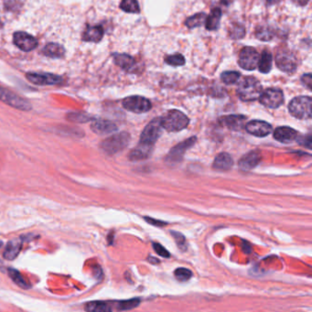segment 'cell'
Segmentation results:
<instances>
[{
    "label": "cell",
    "instance_id": "obj_23",
    "mask_svg": "<svg viewBox=\"0 0 312 312\" xmlns=\"http://www.w3.org/2000/svg\"><path fill=\"white\" fill-rule=\"evenodd\" d=\"M104 37V30L101 26H91L83 34V40L90 42H99Z\"/></svg>",
    "mask_w": 312,
    "mask_h": 312
},
{
    "label": "cell",
    "instance_id": "obj_17",
    "mask_svg": "<svg viewBox=\"0 0 312 312\" xmlns=\"http://www.w3.org/2000/svg\"><path fill=\"white\" fill-rule=\"evenodd\" d=\"M297 132L289 126H279L274 131V138L278 142L288 144L297 139Z\"/></svg>",
    "mask_w": 312,
    "mask_h": 312
},
{
    "label": "cell",
    "instance_id": "obj_5",
    "mask_svg": "<svg viewBox=\"0 0 312 312\" xmlns=\"http://www.w3.org/2000/svg\"><path fill=\"white\" fill-rule=\"evenodd\" d=\"M276 64L282 71L293 73L297 68V56L290 50H279L276 55Z\"/></svg>",
    "mask_w": 312,
    "mask_h": 312
},
{
    "label": "cell",
    "instance_id": "obj_28",
    "mask_svg": "<svg viewBox=\"0 0 312 312\" xmlns=\"http://www.w3.org/2000/svg\"><path fill=\"white\" fill-rule=\"evenodd\" d=\"M206 16L205 13H197L195 15L191 16L187 19L185 21V26L190 30L201 27L205 23Z\"/></svg>",
    "mask_w": 312,
    "mask_h": 312
},
{
    "label": "cell",
    "instance_id": "obj_18",
    "mask_svg": "<svg viewBox=\"0 0 312 312\" xmlns=\"http://www.w3.org/2000/svg\"><path fill=\"white\" fill-rule=\"evenodd\" d=\"M91 129L97 135H107L117 129L115 123L104 119H96L91 124Z\"/></svg>",
    "mask_w": 312,
    "mask_h": 312
},
{
    "label": "cell",
    "instance_id": "obj_43",
    "mask_svg": "<svg viewBox=\"0 0 312 312\" xmlns=\"http://www.w3.org/2000/svg\"><path fill=\"white\" fill-rule=\"evenodd\" d=\"M297 5L299 6H306L309 0H294Z\"/></svg>",
    "mask_w": 312,
    "mask_h": 312
},
{
    "label": "cell",
    "instance_id": "obj_20",
    "mask_svg": "<svg viewBox=\"0 0 312 312\" xmlns=\"http://www.w3.org/2000/svg\"><path fill=\"white\" fill-rule=\"evenodd\" d=\"M152 150H153V146L146 145V144L139 142L138 146H136L135 148H133L131 150L129 155H128V158L130 161H133L146 160L148 157L150 156Z\"/></svg>",
    "mask_w": 312,
    "mask_h": 312
},
{
    "label": "cell",
    "instance_id": "obj_22",
    "mask_svg": "<svg viewBox=\"0 0 312 312\" xmlns=\"http://www.w3.org/2000/svg\"><path fill=\"white\" fill-rule=\"evenodd\" d=\"M86 311L107 312L116 309L115 302L93 301L87 303L85 307Z\"/></svg>",
    "mask_w": 312,
    "mask_h": 312
},
{
    "label": "cell",
    "instance_id": "obj_21",
    "mask_svg": "<svg viewBox=\"0 0 312 312\" xmlns=\"http://www.w3.org/2000/svg\"><path fill=\"white\" fill-rule=\"evenodd\" d=\"M233 165V161L231 157L225 152L220 153L213 161V169L217 171H226L231 170Z\"/></svg>",
    "mask_w": 312,
    "mask_h": 312
},
{
    "label": "cell",
    "instance_id": "obj_9",
    "mask_svg": "<svg viewBox=\"0 0 312 312\" xmlns=\"http://www.w3.org/2000/svg\"><path fill=\"white\" fill-rule=\"evenodd\" d=\"M0 100L19 110L30 111L31 109V105L29 101L1 86H0Z\"/></svg>",
    "mask_w": 312,
    "mask_h": 312
},
{
    "label": "cell",
    "instance_id": "obj_7",
    "mask_svg": "<svg viewBox=\"0 0 312 312\" xmlns=\"http://www.w3.org/2000/svg\"><path fill=\"white\" fill-rule=\"evenodd\" d=\"M259 60V53L253 47H244L239 52L238 64L242 69L247 70H254L257 69Z\"/></svg>",
    "mask_w": 312,
    "mask_h": 312
},
{
    "label": "cell",
    "instance_id": "obj_24",
    "mask_svg": "<svg viewBox=\"0 0 312 312\" xmlns=\"http://www.w3.org/2000/svg\"><path fill=\"white\" fill-rule=\"evenodd\" d=\"M221 15H222V13H221V9H219V8L212 9L210 15L207 17L206 21H205V27H206L207 30H210V31L218 30L220 27Z\"/></svg>",
    "mask_w": 312,
    "mask_h": 312
},
{
    "label": "cell",
    "instance_id": "obj_26",
    "mask_svg": "<svg viewBox=\"0 0 312 312\" xmlns=\"http://www.w3.org/2000/svg\"><path fill=\"white\" fill-rule=\"evenodd\" d=\"M21 242L20 240H12L9 242V244L7 245L4 253H3V257L7 260H14L16 257L19 256L20 250H21Z\"/></svg>",
    "mask_w": 312,
    "mask_h": 312
},
{
    "label": "cell",
    "instance_id": "obj_10",
    "mask_svg": "<svg viewBox=\"0 0 312 312\" xmlns=\"http://www.w3.org/2000/svg\"><path fill=\"white\" fill-rule=\"evenodd\" d=\"M258 99L263 106L272 109H276L283 105L284 94L280 89L268 88L264 92L262 91L261 95Z\"/></svg>",
    "mask_w": 312,
    "mask_h": 312
},
{
    "label": "cell",
    "instance_id": "obj_34",
    "mask_svg": "<svg viewBox=\"0 0 312 312\" xmlns=\"http://www.w3.org/2000/svg\"><path fill=\"white\" fill-rule=\"evenodd\" d=\"M165 62L169 65L173 66V67H179V66H183L186 63V60L184 56L180 53L173 54V55H169L165 57Z\"/></svg>",
    "mask_w": 312,
    "mask_h": 312
},
{
    "label": "cell",
    "instance_id": "obj_32",
    "mask_svg": "<svg viewBox=\"0 0 312 312\" xmlns=\"http://www.w3.org/2000/svg\"><path fill=\"white\" fill-rule=\"evenodd\" d=\"M9 275H10V278L14 281L15 284H17L19 287L21 288H24V289H29L30 286L29 285V283L26 281L25 278L21 276L20 272L13 268H10L9 270Z\"/></svg>",
    "mask_w": 312,
    "mask_h": 312
},
{
    "label": "cell",
    "instance_id": "obj_19",
    "mask_svg": "<svg viewBox=\"0 0 312 312\" xmlns=\"http://www.w3.org/2000/svg\"><path fill=\"white\" fill-rule=\"evenodd\" d=\"M114 61L116 65L119 66L121 69L126 70L127 72H132L136 70V61L132 56L125 53H115L114 55Z\"/></svg>",
    "mask_w": 312,
    "mask_h": 312
},
{
    "label": "cell",
    "instance_id": "obj_35",
    "mask_svg": "<svg viewBox=\"0 0 312 312\" xmlns=\"http://www.w3.org/2000/svg\"><path fill=\"white\" fill-rule=\"evenodd\" d=\"M140 300L137 298H133L130 300L116 302V310H128L138 306Z\"/></svg>",
    "mask_w": 312,
    "mask_h": 312
},
{
    "label": "cell",
    "instance_id": "obj_12",
    "mask_svg": "<svg viewBox=\"0 0 312 312\" xmlns=\"http://www.w3.org/2000/svg\"><path fill=\"white\" fill-rule=\"evenodd\" d=\"M245 126L249 134L258 137L268 136L273 130L271 125L265 121L252 120Z\"/></svg>",
    "mask_w": 312,
    "mask_h": 312
},
{
    "label": "cell",
    "instance_id": "obj_41",
    "mask_svg": "<svg viewBox=\"0 0 312 312\" xmlns=\"http://www.w3.org/2000/svg\"><path fill=\"white\" fill-rule=\"evenodd\" d=\"M146 220L151 224H153V225H160V226L165 225V222H162V221H154L153 219H147V218H146Z\"/></svg>",
    "mask_w": 312,
    "mask_h": 312
},
{
    "label": "cell",
    "instance_id": "obj_44",
    "mask_svg": "<svg viewBox=\"0 0 312 312\" xmlns=\"http://www.w3.org/2000/svg\"><path fill=\"white\" fill-rule=\"evenodd\" d=\"M221 2L225 6H230L235 2V0H221Z\"/></svg>",
    "mask_w": 312,
    "mask_h": 312
},
{
    "label": "cell",
    "instance_id": "obj_31",
    "mask_svg": "<svg viewBox=\"0 0 312 312\" xmlns=\"http://www.w3.org/2000/svg\"><path fill=\"white\" fill-rule=\"evenodd\" d=\"M241 77V73L236 70H226L221 74V80L223 84L227 86H231L237 84Z\"/></svg>",
    "mask_w": 312,
    "mask_h": 312
},
{
    "label": "cell",
    "instance_id": "obj_38",
    "mask_svg": "<svg viewBox=\"0 0 312 312\" xmlns=\"http://www.w3.org/2000/svg\"><path fill=\"white\" fill-rule=\"evenodd\" d=\"M171 235L175 238V240H176L177 243H178V246H179L180 248L185 247L186 241H185V238H184V237H183L182 235L179 233V232H177V231H171Z\"/></svg>",
    "mask_w": 312,
    "mask_h": 312
},
{
    "label": "cell",
    "instance_id": "obj_16",
    "mask_svg": "<svg viewBox=\"0 0 312 312\" xmlns=\"http://www.w3.org/2000/svg\"><path fill=\"white\" fill-rule=\"evenodd\" d=\"M219 122L222 126H226L231 130L240 131L246 126L247 116H241V115L222 116L220 118Z\"/></svg>",
    "mask_w": 312,
    "mask_h": 312
},
{
    "label": "cell",
    "instance_id": "obj_8",
    "mask_svg": "<svg viewBox=\"0 0 312 312\" xmlns=\"http://www.w3.org/2000/svg\"><path fill=\"white\" fill-rule=\"evenodd\" d=\"M123 107L127 111L136 114H143L150 110L152 105L150 101L140 96H128L122 102Z\"/></svg>",
    "mask_w": 312,
    "mask_h": 312
},
{
    "label": "cell",
    "instance_id": "obj_33",
    "mask_svg": "<svg viewBox=\"0 0 312 312\" xmlns=\"http://www.w3.org/2000/svg\"><path fill=\"white\" fill-rule=\"evenodd\" d=\"M256 37L262 41H269L274 37V31L268 26H259L256 30Z\"/></svg>",
    "mask_w": 312,
    "mask_h": 312
},
{
    "label": "cell",
    "instance_id": "obj_25",
    "mask_svg": "<svg viewBox=\"0 0 312 312\" xmlns=\"http://www.w3.org/2000/svg\"><path fill=\"white\" fill-rule=\"evenodd\" d=\"M272 64H273V56L269 50H265L262 52L261 56H259L258 60V69L259 71L267 74L272 70Z\"/></svg>",
    "mask_w": 312,
    "mask_h": 312
},
{
    "label": "cell",
    "instance_id": "obj_30",
    "mask_svg": "<svg viewBox=\"0 0 312 312\" xmlns=\"http://www.w3.org/2000/svg\"><path fill=\"white\" fill-rule=\"evenodd\" d=\"M247 34L245 26L240 23H233L229 29V36L232 40H241Z\"/></svg>",
    "mask_w": 312,
    "mask_h": 312
},
{
    "label": "cell",
    "instance_id": "obj_39",
    "mask_svg": "<svg viewBox=\"0 0 312 312\" xmlns=\"http://www.w3.org/2000/svg\"><path fill=\"white\" fill-rule=\"evenodd\" d=\"M153 247H154V250L157 252V254H159L161 257H170L169 251L160 244H153Z\"/></svg>",
    "mask_w": 312,
    "mask_h": 312
},
{
    "label": "cell",
    "instance_id": "obj_14",
    "mask_svg": "<svg viewBox=\"0 0 312 312\" xmlns=\"http://www.w3.org/2000/svg\"><path fill=\"white\" fill-rule=\"evenodd\" d=\"M27 79L37 86H53L61 82L60 76L51 73H28Z\"/></svg>",
    "mask_w": 312,
    "mask_h": 312
},
{
    "label": "cell",
    "instance_id": "obj_15",
    "mask_svg": "<svg viewBox=\"0 0 312 312\" xmlns=\"http://www.w3.org/2000/svg\"><path fill=\"white\" fill-rule=\"evenodd\" d=\"M261 159V153L259 151H250L245 156L242 157L239 161V168L243 171H252L260 163Z\"/></svg>",
    "mask_w": 312,
    "mask_h": 312
},
{
    "label": "cell",
    "instance_id": "obj_36",
    "mask_svg": "<svg viewBox=\"0 0 312 312\" xmlns=\"http://www.w3.org/2000/svg\"><path fill=\"white\" fill-rule=\"evenodd\" d=\"M67 119L73 122V123H86L90 120V116L86 115V113H82V112H74V113H70L67 115Z\"/></svg>",
    "mask_w": 312,
    "mask_h": 312
},
{
    "label": "cell",
    "instance_id": "obj_11",
    "mask_svg": "<svg viewBox=\"0 0 312 312\" xmlns=\"http://www.w3.org/2000/svg\"><path fill=\"white\" fill-rule=\"evenodd\" d=\"M196 142V137L195 136H192L191 138L187 139V140L183 141L180 143L179 145H177L176 146H174L171 152L169 153V155L166 157L167 163L170 164V165H175L181 162L182 160V157L184 155L185 151L190 148L191 146H193Z\"/></svg>",
    "mask_w": 312,
    "mask_h": 312
},
{
    "label": "cell",
    "instance_id": "obj_4",
    "mask_svg": "<svg viewBox=\"0 0 312 312\" xmlns=\"http://www.w3.org/2000/svg\"><path fill=\"white\" fill-rule=\"evenodd\" d=\"M312 99L310 96H297L292 99L288 110L292 116L298 119L311 118Z\"/></svg>",
    "mask_w": 312,
    "mask_h": 312
},
{
    "label": "cell",
    "instance_id": "obj_42",
    "mask_svg": "<svg viewBox=\"0 0 312 312\" xmlns=\"http://www.w3.org/2000/svg\"><path fill=\"white\" fill-rule=\"evenodd\" d=\"M265 1H266L267 6L270 7V6L277 5V4L280 3L283 0H265Z\"/></svg>",
    "mask_w": 312,
    "mask_h": 312
},
{
    "label": "cell",
    "instance_id": "obj_27",
    "mask_svg": "<svg viewBox=\"0 0 312 312\" xmlns=\"http://www.w3.org/2000/svg\"><path fill=\"white\" fill-rule=\"evenodd\" d=\"M43 53L50 58H60L64 55L65 50L62 46L59 45L57 43H49L43 49Z\"/></svg>",
    "mask_w": 312,
    "mask_h": 312
},
{
    "label": "cell",
    "instance_id": "obj_37",
    "mask_svg": "<svg viewBox=\"0 0 312 312\" xmlns=\"http://www.w3.org/2000/svg\"><path fill=\"white\" fill-rule=\"evenodd\" d=\"M174 275H175L177 279L181 282L188 281L192 277V273H191V270L184 268V267L176 269L174 272Z\"/></svg>",
    "mask_w": 312,
    "mask_h": 312
},
{
    "label": "cell",
    "instance_id": "obj_1",
    "mask_svg": "<svg viewBox=\"0 0 312 312\" xmlns=\"http://www.w3.org/2000/svg\"><path fill=\"white\" fill-rule=\"evenodd\" d=\"M261 93V84L254 76H247L243 78L237 87V96L244 102L257 100Z\"/></svg>",
    "mask_w": 312,
    "mask_h": 312
},
{
    "label": "cell",
    "instance_id": "obj_3",
    "mask_svg": "<svg viewBox=\"0 0 312 312\" xmlns=\"http://www.w3.org/2000/svg\"><path fill=\"white\" fill-rule=\"evenodd\" d=\"M130 141V135L126 132L118 133L102 141L100 147L107 155H115L125 149Z\"/></svg>",
    "mask_w": 312,
    "mask_h": 312
},
{
    "label": "cell",
    "instance_id": "obj_29",
    "mask_svg": "<svg viewBox=\"0 0 312 312\" xmlns=\"http://www.w3.org/2000/svg\"><path fill=\"white\" fill-rule=\"evenodd\" d=\"M120 9L126 13H132V14L140 13V7L137 0H122Z\"/></svg>",
    "mask_w": 312,
    "mask_h": 312
},
{
    "label": "cell",
    "instance_id": "obj_13",
    "mask_svg": "<svg viewBox=\"0 0 312 312\" xmlns=\"http://www.w3.org/2000/svg\"><path fill=\"white\" fill-rule=\"evenodd\" d=\"M13 37H14L13 40H14L15 45L18 48H20L21 50L30 51V50H34L38 45V41L35 38L26 32H22V31L16 32Z\"/></svg>",
    "mask_w": 312,
    "mask_h": 312
},
{
    "label": "cell",
    "instance_id": "obj_2",
    "mask_svg": "<svg viewBox=\"0 0 312 312\" xmlns=\"http://www.w3.org/2000/svg\"><path fill=\"white\" fill-rule=\"evenodd\" d=\"M161 126L169 132H179L189 126L190 119L181 111L170 110L161 117Z\"/></svg>",
    "mask_w": 312,
    "mask_h": 312
},
{
    "label": "cell",
    "instance_id": "obj_6",
    "mask_svg": "<svg viewBox=\"0 0 312 312\" xmlns=\"http://www.w3.org/2000/svg\"><path fill=\"white\" fill-rule=\"evenodd\" d=\"M163 127L161 126V117H156L153 120L150 121L144 130L142 132L140 136L141 143H144L146 145L154 146L156 141L162 134Z\"/></svg>",
    "mask_w": 312,
    "mask_h": 312
},
{
    "label": "cell",
    "instance_id": "obj_40",
    "mask_svg": "<svg viewBox=\"0 0 312 312\" xmlns=\"http://www.w3.org/2000/svg\"><path fill=\"white\" fill-rule=\"evenodd\" d=\"M311 73H306V74H303V75H302V85H303V86H306V87H307V90H311Z\"/></svg>",
    "mask_w": 312,
    "mask_h": 312
}]
</instances>
